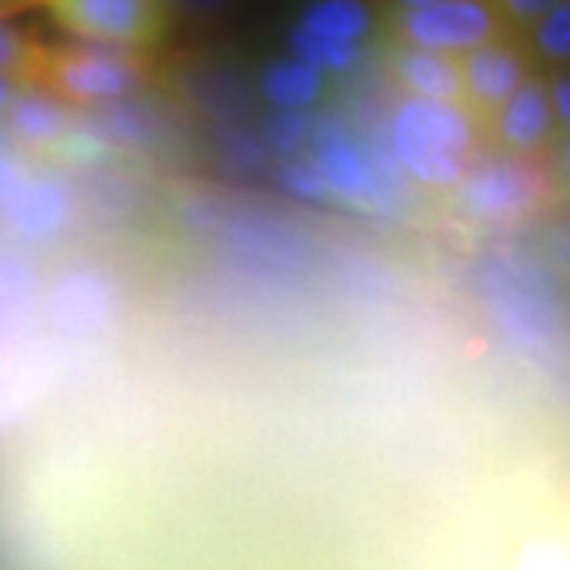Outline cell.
<instances>
[{"instance_id": "1f68e13d", "label": "cell", "mask_w": 570, "mask_h": 570, "mask_svg": "<svg viewBox=\"0 0 570 570\" xmlns=\"http://www.w3.org/2000/svg\"><path fill=\"white\" fill-rule=\"evenodd\" d=\"M7 3H13V0H0V7H7Z\"/></svg>"}, {"instance_id": "44dd1931", "label": "cell", "mask_w": 570, "mask_h": 570, "mask_svg": "<svg viewBox=\"0 0 570 570\" xmlns=\"http://www.w3.org/2000/svg\"><path fill=\"white\" fill-rule=\"evenodd\" d=\"M41 48L13 29L7 20H0V73L3 77H36Z\"/></svg>"}, {"instance_id": "52a82bcc", "label": "cell", "mask_w": 570, "mask_h": 570, "mask_svg": "<svg viewBox=\"0 0 570 570\" xmlns=\"http://www.w3.org/2000/svg\"><path fill=\"white\" fill-rule=\"evenodd\" d=\"M311 146H314L311 149V163L317 165L330 197H336L343 204L377 209V213H387V216L403 206L384 187L377 168H374L371 156H367V149L358 140V134L324 137V140H314Z\"/></svg>"}, {"instance_id": "30bf717a", "label": "cell", "mask_w": 570, "mask_h": 570, "mask_svg": "<svg viewBox=\"0 0 570 570\" xmlns=\"http://www.w3.org/2000/svg\"><path fill=\"white\" fill-rule=\"evenodd\" d=\"M393 77L412 99L463 105V73L456 55L400 45L393 51Z\"/></svg>"}, {"instance_id": "7a4b0ae2", "label": "cell", "mask_w": 570, "mask_h": 570, "mask_svg": "<svg viewBox=\"0 0 570 570\" xmlns=\"http://www.w3.org/2000/svg\"><path fill=\"white\" fill-rule=\"evenodd\" d=\"M554 175L539 153H489L469 165L463 181L456 184V204L469 219L489 225L520 223L551 197Z\"/></svg>"}, {"instance_id": "4316f807", "label": "cell", "mask_w": 570, "mask_h": 570, "mask_svg": "<svg viewBox=\"0 0 570 570\" xmlns=\"http://www.w3.org/2000/svg\"><path fill=\"white\" fill-rule=\"evenodd\" d=\"M17 92H20V82L13 80V77H3V73H0V118H3L7 108L13 105Z\"/></svg>"}, {"instance_id": "7c38bea8", "label": "cell", "mask_w": 570, "mask_h": 570, "mask_svg": "<svg viewBox=\"0 0 570 570\" xmlns=\"http://www.w3.org/2000/svg\"><path fill=\"white\" fill-rule=\"evenodd\" d=\"M51 314H55L61 330L86 336V333H96L105 326L108 314H111V295L96 276L70 273L67 279L55 285Z\"/></svg>"}, {"instance_id": "4dcf8cb0", "label": "cell", "mask_w": 570, "mask_h": 570, "mask_svg": "<svg viewBox=\"0 0 570 570\" xmlns=\"http://www.w3.org/2000/svg\"><path fill=\"white\" fill-rule=\"evenodd\" d=\"M7 153V130H0V156Z\"/></svg>"}, {"instance_id": "3957f363", "label": "cell", "mask_w": 570, "mask_h": 570, "mask_svg": "<svg viewBox=\"0 0 570 570\" xmlns=\"http://www.w3.org/2000/svg\"><path fill=\"white\" fill-rule=\"evenodd\" d=\"M36 80L45 82L58 99L99 108L137 96L146 82V73L134 61V51L80 39L73 48L63 51H41Z\"/></svg>"}, {"instance_id": "4fadbf2b", "label": "cell", "mask_w": 570, "mask_h": 570, "mask_svg": "<svg viewBox=\"0 0 570 570\" xmlns=\"http://www.w3.org/2000/svg\"><path fill=\"white\" fill-rule=\"evenodd\" d=\"M261 99L279 111H307L324 99L326 77L298 58H276L261 70Z\"/></svg>"}, {"instance_id": "6da1fadb", "label": "cell", "mask_w": 570, "mask_h": 570, "mask_svg": "<svg viewBox=\"0 0 570 570\" xmlns=\"http://www.w3.org/2000/svg\"><path fill=\"white\" fill-rule=\"evenodd\" d=\"M482 127L463 105L403 99L387 121V137L409 181L428 190H453L479 159Z\"/></svg>"}, {"instance_id": "e0dca14e", "label": "cell", "mask_w": 570, "mask_h": 570, "mask_svg": "<svg viewBox=\"0 0 570 570\" xmlns=\"http://www.w3.org/2000/svg\"><path fill=\"white\" fill-rule=\"evenodd\" d=\"M527 51L532 61L554 70H570V0H558L542 20L527 32Z\"/></svg>"}, {"instance_id": "9a60e30c", "label": "cell", "mask_w": 570, "mask_h": 570, "mask_svg": "<svg viewBox=\"0 0 570 570\" xmlns=\"http://www.w3.org/2000/svg\"><path fill=\"white\" fill-rule=\"evenodd\" d=\"M86 127L96 130L108 146H142L159 134V115L140 99L127 96L118 102L99 105L86 118Z\"/></svg>"}, {"instance_id": "83f0119b", "label": "cell", "mask_w": 570, "mask_h": 570, "mask_svg": "<svg viewBox=\"0 0 570 570\" xmlns=\"http://www.w3.org/2000/svg\"><path fill=\"white\" fill-rule=\"evenodd\" d=\"M558 168H561L564 181L570 184V137L558 146Z\"/></svg>"}, {"instance_id": "2e32d148", "label": "cell", "mask_w": 570, "mask_h": 570, "mask_svg": "<svg viewBox=\"0 0 570 570\" xmlns=\"http://www.w3.org/2000/svg\"><path fill=\"white\" fill-rule=\"evenodd\" d=\"M285 48L292 58H298L307 67H314L317 73H348L355 70L362 58H365V48L362 45H352V41H336L324 39V36H314L302 26H292L285 32Z\"/></svg>"}, {"instance_id": "f546056e", "label": "cell", "mask_w": 570, "mask_h": 570, "mask_svg": "<svg viewBox=\"0 0 570 570\" xmlns=\"http://www.w3.org/2000/svg\"><path fill=\"white\" fill-rule=\"evenodd\" d=\"M554 250L570 264V223L561 228V235H558V242H554Z\"/></svg>"}, {"instance_id": "5bb4252c", "label": "cell", "mask_w": 570, "mask_h": 570, "mask_svg": "<svg viewBox=\"0 0 570 570\" xmlns=\"http://www.w3.org/2000/svg\"><path fill=\"white\" fill-rule=\"evenodd\" d=\"M295 26L324 39L365 45L374 36L377 17L367 0H311Z\"/></svg>"}, {"instance_id": "d6986e66", "label": "cell", "mask_w": 570, "mask_h": 570, "mask_svg": "<svg viewBox=\"0 0 570 570\" xmlns=\"http://www.w3.org/2000/svg\"><path fill=\"white\" fill-rule=\"evenodd\" d=\"M261 137H264L266 149L279 159H295L305 153L314 134V115L311 111H279L269 108L264 121H261Z\"/></svg>"}, {"instance_id": "cb8c5ba5", "label": "cell", "mask_w": 570, "mask_h": 570, "mask_svg": "<svg viewBox=\"0 0 570 570\" xmlns=\"http://www.w3.org/2000/svg\"><path fill=\"white\" fill-rule=\"evenodd\" d=\"M546 82H549L551 108H554L558 127L570 137V73L568 70H554Z\"/></svg>"}, {"instance_id": "ba28073f", "label": "cell", "mask_w": 570, "mask_h": 570, "mask_svg": "<svg viewBox=\"0 0 570 570\" xmlns=\"http://www.w3.org/2000/svg\"><path fill=\"white\" fill-rule=\"evenodd\" d=\"M482 130H489L491 140L498 142L504 153L532 156V153L546 149L558 134L549 82L542 77H530Z\"/></svg>"}, {"instance_id": "f1b7e54d", "label": "cell", "mask_w": 570, "mask_h": 570, "mask_svg": "<svg viewBox=\"0 0 570 570\" xmlns=\"http://www.w3.org/2000/svg\"><path fill=\"white\" fill-rule=\"evenodd\" d=\"M387 3L396 10V13H403V10H419V7L438 3V0H387Z\"/></svg>"}, {"instance_id": "5b68a950", "label": "cell", "mask_w": 570, "mask_h": 570, "mask_svg": "<svg viewBox=\"0 0 570 570\" xmlns=\"http://www.w3.org/2000/svg\"><path fill=\"white\" fill-rule=\"evenodd\" d=\"M48 7L77 39L115 45L134 55L153 48L168 26L163 0H48Z\"/></svg>"}, {"instance_id": "8fae6325", "label": "cell", "mask_w": 570, "mask_h": 570, "mask_svg": "<svg viewBox=\"0 0 570 570\" xmlns=\"http://www.w3.org/2000/svg\"><path fill=\"white\" fill-rule=\"evenodd\" d=\"M3 118L7 130L26 146H58L73 127L61 99L45 89H20Z\"/></svg>"}, {"instance_id": "7402d4cb", "label": "cell", "mask_w": 570, "mask_h": 570, "mask_svg": "<svg viewBox=\"0 0 570 570\" xmlns=\"http://www.w3.org/2000/svg\"><path fill=\"white\" fill-rule=\"evenodd\" d=\"M29 302H32L29 266L17 257H0V317L22 314Z\"/></svg>"}, {"instance_id": "8992f818", "label": "cell", "mask_w": 570, "mask_h": 570, "mask_svg": "<svg viewBox=\"0 0 570 570\" xmlns=\"http://www.w3.org/2000/svg\"><path fill=\"white\" fill-rule=\"evenodd\" d=\"M532 58L527 45L513 36L494 39L482 48L460 55L463 73V105L479 127L485 124L513 99V92L532 77Z\"/></svg>"}, {"instance_id": "d4e9b609", "label": "cell", "mask_w": 570, "mask_h": 570, "mask_svg": "<svg viewBox=\"0 0 570 570\" xmlns=\"http://www.w3.org/2000/svg\"><path fill=\"white\" fill-rule=\"evenodd\" d=\"M26 181H29V178H26L22 165L13 163V159H7V156H0V206H3V209L20 197V190L26 187Z\"/></svg>"}, {"instance_id": "277c9868", "label": "cell", "mask_w": 570, "mask_h": 570, "mask_svg": "<svg viewBox=\"0 0 570 570\" xmlns=\"http://www.w3.org/2000/svg\"><path fill=\"white\" fill-rule=\"evenodd\" d=\"M393 32L400 45L444 51L456 58L510 36L491 0H438L419 10H403L393 17Z\"/></svg>"}, {"instance_id": "ac0fdd59", "label": "cell", "mask_w": 570, "mask_h": 570, "mask_svg": "<svg viewBox=\"0 0 570 570\" xmlns=\"http://www.w3.org/2000/svg\"><path fill=\"white\" fill-rule=\"evenodd\" d=\"M216 153L238 175H261L273 163V153L266 149L261 130L247 127L238 118L219 124V130H216Z\"/></svg>"}, {"instance_id": "d6a6232c", "label": "cell", "mask_w": 570, "mask_h": 570, "mask_svg": "<svg viewBox=\"0 0 570 570\" xmlns=\"http://www.w3.org/2000/svg\"><path fill=\"white\" fill-rule=\"evenodd\" d=\"M568 73H570V70H568Z\"/></svg>"}, {"instance_id": "ffe728a7", "label": "cell", "mask_w": 570, "mask_h": 570, "mask_svg": "<svg viewBox=\"0 0 570 570\" xmlns=\"http://www.w3.org/2000/svg\"><path fill=\"white\" fill-rule=\"evenodd\" d=\"M273 175H276V181H279L285 194H292V197H298L305 204H326L330 200V190H326L317 165L305 159V156L279 159V165L273 168Z\"/></svg>"}, {"instance_id": "603a6c76", "label": "cell", "mask_w": 570, "mask_h": 570, "mask_svg": "<svg viewBox=\"0 0 570 570\" xmlns=\"http://www.w3.org/2000/svg\"><path fill=\"white\" fill-rule=\"evenodd\" d=\"M494 3V10L501 13V20L508 26V32L513 36H527L535 22L542 20L546 13H549L551 7L558 3V0H491Z\"/></svg>"}, {"instance_id": "484cf974", "label": "cell", "mask_w": 570, "mask_h": 570, "mask_svg": "<svg viewBox=\"0 0 570 570\" xmlns=\"http://www.w3.org/2000/svg\"><path fill=\"white\" fill-rule=\"evenodd\" d=\"M168 10H181L190 17H213V13H223L228 7V0H163Z\"/></svg>"}, {"instance_id": "9c48e42d", "label": "cell", "mask_w": 570, "mask_h": 570, "mask_svg": "<svg viewBox=\"0 0 570 570\" xmlns=\"http://www.w3.org/2000/svg\"><path fill=\"white\" fill-rule=\"evenodd\" d=\"M73 216V194L61 178L55 175H39L29 178L20 197L7 206V219L13 232L26 242H48L61 232Z\"/></svg>"}]
</instances>
